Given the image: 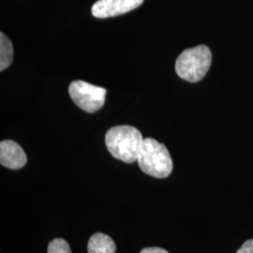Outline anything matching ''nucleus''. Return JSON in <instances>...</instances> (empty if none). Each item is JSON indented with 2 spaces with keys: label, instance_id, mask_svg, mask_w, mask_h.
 Listing matches in <instances>:
<instances>
[{
  "label": "nucleus",
  "instance_id": "7",
  "mask_svg": "<svg viewBox=\"0 0 253 253\" xmlns=\"http://www.w3.org/2000/svg\"><path fill=\"white\" fill-rule=\"evenodd\" d=\"M116 251L117 245L115 241L109 235L102 233L92 235L87 245L88 253H116Z\"/></svg>",
  "mask_w": 253,
  "mask_h": 253
},
{
  "label": "nucleus",
  "instance_id": "2",
  "mask_svg": "<svg viewBox=\"0 0 253 253\" xmlns=\"http://www.w3.org/2000/svg\"><path fill=\"white\" fill-rule=\"evenodd\" d=\"M137 163L143 172L156 178H165L172 171V158L168 149L153 138L144 139Z\"/></svg>",
  "mask_w": 253,
  "mask_h": 253
},
{
  "label": "nucleus",
  "instance_id": "8",
  "mask_svg": "<svg viewBox=\"0 0 253 253\" xmlns=\"http://www.w3.org/2000/svg\"><path fill=\"white\" fill-rule=\"evenodd\" d=\"M13 59V48L9 38L4 33L0 34V71L7 69Z\"/></svg>",
  "mask_w": 253,
  "mask_h": 253
},
{
  "label": "nucleus",
  "instance_id": "9",
  "mask_svg": "<svg viewBox=\"0 0 253 253\" xmlns=\"http://www.w3.org/2000/svg\"><path fill=\"white\" fill-rule=\"evenodd\" d=\"M48 253H72L71 248L66 240L62 238H54L52 240L47 249Z\"/></svg>",
  "mask_w": 253,
  "mask_h": 253
},
{
  "label": "nucleus",
  "instance_id": "6",
  "mask_svg": "<svg viewBox=\"0 0 253 253\" xmlns=\"http://www.w3.org/2000/svg\"><path fill=\"white\" fill-rule=\"evenodd\" d=\"M27 157L24 149L11 140L0 143V163L11 170H18L27 164Z\"/></svg>",
  "mask_w": 253,
  "mask_h": 253
},
{
  "label": "nucleus",
  "instance_id": "1",
  "mask_svg": "<svg viewBox=\"0 0 253 253\" xmlns=\"http://www.w3.org/2000/svg\"><path fill=\"white\" fill-rule=\"evenodd\" d=\"M143 142L142 133L134 126H114L105 135V144L110 154L126 163L137 162Z\"/></svg>",
  "mask_w": 253,
  "mask_h": 253
},
{
  "label": "nucleus",
  "instance_id": "3",
  "mask_svg": "<svg viewBox=\"0 0 253 253\" xmlns=\"http://www.w3.org/2000/svg\"><path fill=\"white\" fill-rule=\"evenodd\" d=\"M211 62L212 54L208 46H196L185 50L177 57L175 72L182 79L196 83L207 75Z\"/></svg>",
  "mask_w": 253,
  "mask_h": 253
},
{
  "label": "nucleus",
  "instance_id": "10",
  "mask_svg": "<svg viewBox=\"0 0 253 253\" xmlns=\"http://www.w3.org/2000/svg\"><path fill=\"white\" fill-rule=\"evenodd\" d=\"M236 253H253V239L246 241Z\"/></svg>",
  "mask_w": 253,
  "mask_h": 253
},
{
  "label": "nucleus",
  "instance_id": "5",
  "mask_svg": "<svg viewBox=\"0 0 253 253\" xmlns=\"http://www.w3.org/2000/svg\"><path fill=\"white\" fill-rule=\"evenodd\" d=\"M144 0H98L92 6V15L97 18H109L126 13L140 7Z\"/></svg>",
  "mask_w": 253,
  "mask_h": 253
},
{
  "label": "nucleus",
  "instance_id": "11",
  "mask_svg": "<svg viewBox=\"0 0 253 253\" xmlns=\"http://www.w3.org/2000/svg\"><path fill=\"white\" fill-rule=\"evenodd\" d=\"M140 253H169L167 251L162 248H157V247H150V248H145L144 250L141 251Z\"/></svg>",
  "mask_w": 253,
  "mask_h": 253
},
{
  "label": "nucleus",
  "instance_id": "4",
  "mask_svg": "<svg viewBox=\"0 0 253 253\" xmlns=\"http://www.w3.org/2000/svg\"><path fill=\"white\" fill-rule=\"evenodd\" d=\"M69 93L79 108L87 113H95L103 106L107 91L103 87L77 80L71 84Z\"/></svg>",
  "mask_w": 253,
  "mask_h": 253
}]
</instances>
